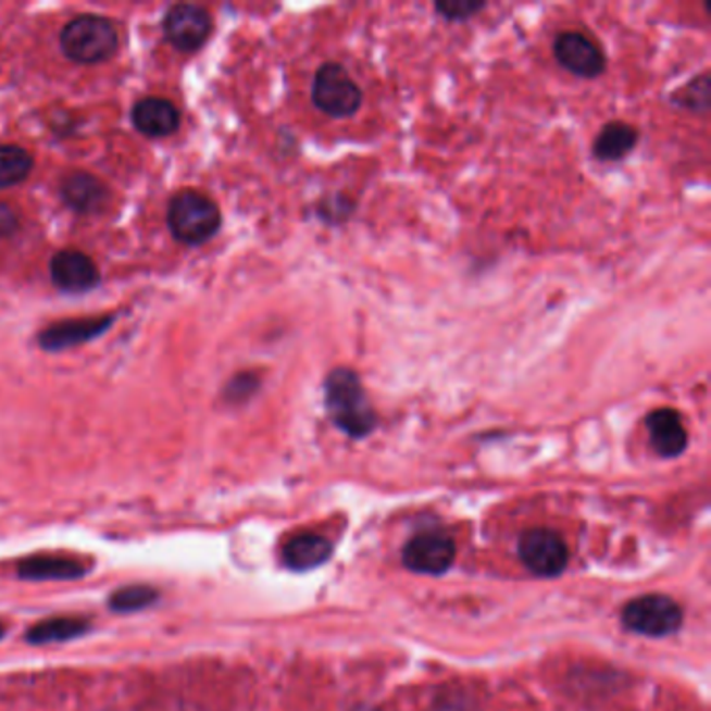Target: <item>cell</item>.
Listing matches in <instances>:
<instances>
[{
    "label": "cell",
    "instance_id": "cell-1",
    "mask_svg": "<svg viewBox=\"0 0 711 711\" xmlns=\"http://www.w3.org/2000/svg\"><path fill=\"white\" fill-rule=\"evenodd\" d=\"M324 407L332 424L353 440L367 438L378 428V413L353 367L338 365L328 372L324 378Z\"/></svg>",
    "mask_w": 711,
    "mask_h": 711
},
{
    "label": "cell",
    "instance_id": "cell-2",
    "mask_svg": "<svg viewBox=\"0 0 711 711\" xmlns=\"http://www.w3.org/2000/svg\"><path fill=\"white\" fill-rule=\"evenodd\" d=\"M167 226L179 242L203 245L222 228V211L201 192L184 190L170 203Z\"/></svg>",
    "mask_w": 711,
    "mask_h": 711
},
{
    "label": "cell",
    "instance_id": "cell-3",
    "mask_svg": "<svg viewBox=\"0 0 711 711\" xmlns=\"http://www.w3.org/2000/svg\"><path fill=\"white\" fill-rule=\"evenodd\" d=\"M117 29L101 15H79L61 32V49L76 63H101L117 52Z\"/></svg>",
    "mask_w": 711,
    "mask_h": 711
},
{
    "label": "cell",
    "instance_id": "cell-4",
    "mask_svg": "<svg viewBox=\"0 0 711 711\" xmlns=\"http://www.w3.org/2000/svg\"><path fill=\"white\" fill-rule=\"evenodd\" d=\"M311 101L317 111L332 120H347L361 109L363 92L342 63L328 61L315 72L311 84Z\"/></svg>",
    "mask_w": 711,
    "mask_h": 711
},
{
    "label": "cell",
    "instance_id": "cell-5",
    "mask_svg": "<svg viewBox=\"0 0 711 711\" xmlns=\"http://www.w3.org/2000/svg\"><path fill=\"white\" fill-rule=\"evenodd\" d=\"M622 622L636 635L661 638L674 635L681 628L683 610L668 595H645L624 608Z\"/></svg>",
    "mask_w": 711,
    "mask_h": 711
},
{
    "label": "cell",
    "instance_id": "cell-6",
    "mask_svg": "<svg viewBox=\"0 0 711 711\" xmlns=\"http://www.w3.org/2000/svg\"><path fill=\"white\" fill-rule=\"evenodd\" d=\"M553 54L559 67L572 76L597 79L608 72V57L603 49L585 32H561L553 42Z\"/></svg>",
    "mask_w": 711,
    "mask_h": 711
},
{
    "label": "cell",
    "instance_id": "cell-7",
    "mask_svg": "<svg viewBox=\"0 0 711 711\" xmlns=\"http://www.w3.org/2000/svg\"><path fill=\"white\" fill-rule=\"evenodd\" d=\"M517 553H520L522 563L533 574L545 576V578L559 576L565 570L567 558H570L567 545L563 542V538L547 528H533V531L522 534Z\"/></svg>",
    "mask_w": 711,
    "mask_h": 711
},
{
    "label": "cell",
    "instance_id": "cell-8",
    "mask_svg": "<svg viewBox=\"0 0 711 711\" xmlns=\"http://www.w3.org/2000/svg\"><path fill=\"white\" fill-rule=\"evenodd\" d=\"M456 561V542L442 533L413 536L403 549V563L415 574L440 576Z\"/></svg>",
    "mask_w": 711,
    "mask_h": 711
},
{
    "label": "cell",
    "instance_id": "cell-9",
    "mask_svg": "<svg viewBox=\"0 0 711 711\" xmlns=\"http://www.w3.org/2000/svg\"><path fill=\"white\" fill-rule=\"evenodd\" d=\"M165 36L182 52L199 51L211 34V15L199 4H176L165 15Z\"/></svg>",
    "mask_w": 711,
    "mask_h": 711
},
{
    "label": "cell",
    "instance_id": "cell-10",
    "mask_svg": "<svg viewBox=\"0 0 711 711\" xmlns=\"http://www.w3.org/2000/svg\"><path fill=\"white\" fill-rule=\"evenodd\" d=\"M92 570V561L67 553H36L17 563V576L24 581H79Z\"/></svg>",
    "mask_w": 711,
    "mask_h": 711
},
{
    "label": "cell",
    "instance_id": "cell-11",
    "mask_svg": "<svg viewBox=\"0 0 711 711\" xmlns=\"http://www.w3.org/2000/svg\"><path fill=\"white\" fill-rule=\"evenodd\" d=\"M645 428L653 451L663 459L681 458L688 447V433L681 411L660 407L647 413Z\"/></svg>",
    "mask_w": 711,
    "mask_h": 711
},
{
    "label": "cell",
    "instance_id": "cell-12",
    "mask_svg": "<svg viewBox=\"0 0 711 711\" xmlns=\"http://www.w3.org/2000/svg\"><path fill=\"white\" fill-rule=\"evenodd\" d=\"M51 278L61 290L86 292L92 290L101 274L97 263L79 251H59L51 259Z\"/></svg>",
    "mask_w": 711,
    "mask_h": 711
},
{
    "label": "cell",
    "instance_id": "cell-13",
    "mask_svg": "<svg viewBox=\"0 0 711 711\" xmlns=\"http://www.w3.org/2000/svg\"><path fill=\"white\" fill-rule=\"evenodd\" d=\"M113 315H101V317H88V320H67L52 324L47 330L40 332V347L47 351H63L67 347H76L82 342L99 338L102 332L113 326Z\"/></svg>",
    "mask_w": 711,
    "mask_h": 711
},
{
    "label": "cell",
    "instance_id": "cell-14",
    "mask_svg": "<svg viewBox=\"0 0 711 711\" xmlns=\"http://www.w3.org/2000/svg\"><path fill=\"white\" fill-rule=\"evenodd\" d=\"M132 122L151 138H165L172 136L179 127V111L176 104L167 99L149 97L136 102L132 109Z\"/></svg>",
    "mask_w": 711,
    "mask_h": 711
},
{
    "label": "cell",
    "instance_id": "cell-15",
    "mask_svg": "<svg viewBox=\"0 0 711 711\" xmlns=\"http://www.w3.org/2000/svg\"><path fill=\"white\" fill-rule=\"evenodd\" d=\"M332 556V542L326 536L301 533L282 547V561L295 572H309L326 563Z\"/></svg>",
    "mask_w": 711,
    "mask_h": 711
},
{
    "label": "cell",
    "instance_id": "cell-16",
    "mask_svg": "<svg viewBox=\"0 0 711 711\" xmlns=\"http://www.w3.org/2000/svg\"><path fill=\"white\" fill-rule=\"evenodd\" d=\"M640 140V134L633 124L613 120L599 129L592 140V157L603 163L622 161L633 153Z\"/></svg>",
    "mask_w": 711,
    "mask_h": 711
},
{
    "label": "cell",
    "instance_id": "cell-17",
    "mask_svg": "<svg viewBox=\"0 0 711 711\" xmlns=\"http://www.w3.org/2000/svg\"><path fill=\"white\" fill-rule=\"evenodd\" d=\"M61 197L77 213H95L107 201V188L101 179L84 172H74L61 182Z\"/></svg>",
    "mask_w": 711,
    "mask_h": 711
},
{
    "label": "cell",
    "instance_id": "cell-18",
    "mask_svg": "<svg viewBox=\"0 0 711 711\" xmlns=\"http://www.w3.org/2000/svg\"><path fill=\"white\" fill-rule=\"evenodd\" d=\"M90 631V622L79 615H57L36 622L27 631V643L32 645H49V643H63L74 640L77 636L86 635Z\"/></svg>",
    "mask_w": 711,
    "mask_h": 711
},
{
    "label": "cell",
    "instance_id": "cell-19",
    "mask_svg": "<svg viewBox=\"0 0 711 711\" xmlns=\"http://www.w3.org/2000/svg\"><path fill=\"white\" fill-rule=\"evenodd\" d=\"M34 157L22 147H0V188L22 184L32 174Z\"/></svg>",
    "mask_w": 711,
    "mask_h": 711
},
{
    "label": "cell",
    "instance_id": "cell-20",
    "mask_svg": "<svg viewBox=\"0 0 711 711\" xmlns=\"http://www.w3.org/2000/svg\"><path fill=\"white\" fill-rule=\"evenodd\" d=\"M157 599H159V590L153 586H122L109 597V608L115 613H134L151 608L157 603Z\"/></svg>",
    "mask_w": 711,
    "mask_h": 711
},
{
    "label": "cell",
    "instance_id": "cell-21",
    "mask_svg": "<svg viewBox=\"0 0 711 711\" xmlns=\"http://www.w3.org/2000/svg\"><path fill=\"white\" fill-rule=\"evenodd\" d=\"M710 74L703 72L701 76L690 79L685 88L676 90L672 95V102L676 107H683L686 111H695V113H708L710 111Z\"/></svg>",
    "mask_w": 711,
    "mask_h": 711
},
{
    "label": "cell",
    "instance_id": "cell-22",
    "mask_svg": "<svg viewBox=\"0 0 711 711\" xmlns=\"http://www.w3.org/2000/svg\"><path fill=\"white\" fill-rule=\"evenodd\" d=\"M488 4L486 2H476V0H445V2H434L436 15L447 22V24H463L483 13Z\"/></svg>",
    "mask_w": 711,
    "mask_h": 711
},
{
    "label": "cell",
    "instance_id": "cell-23",
    "mask_svg": "<svg viewBox=\"0 0 711 711\" xmlns=\"http://www.w3.org/2000/svg\"><path fill=\"white\" fill-rule=\"evenodd\" d=\"M259 388H261V378L254 372H240L226 384L224 399L228 403L240 406V403H247L249 399H253Z\"/></svg>",
    "mask_w": 711,
    "mask_h": 711
},
{
    "label": "cell",
    "instance_id": "cell-24",
    "mask_svg": "<svg viewBox=\"0 0 711 711\" xmlns=\"http://www.w3.org/2000/svg\"><path fill=\"white\" fill-rule=\"evenodd\" d=\"M353 211H356V203L340 192L322 199V203L317 204V215L326 224H342L353 215Z\"/></svg>",
    "mask_w": 711,
    "mask_h": 711
},
{
    "label": "cell",
    "instance_id": "cell-25",
    "mask_svg": "<svg viewBox=\"0 0 711 711\" xmlns=\"http://www.w3.org/2000/svg\"><path fill=\"white\" fill-rule=\"evenodd\" d=\"M20 228V213L13 204L0 201V238L13 236Z\"/></svg>",
    "mask_w": 711,
    "mask_h": 711
},
{
    "label": "cell",
    "instance_id": "cell-26",
    "mask_svg": "<svg viewBox=\"0 0 711 711\" xmlns=\"http://www.w3.org/2000/svg\"><path fill=\"white\" fill-rule=\"evenodd\" d=\"M4 635H7V628H4V624L0 622V638H2Z\"/></svg>",
    "mask_w": 711,
    "mask_h": 711
}]
</instances>
